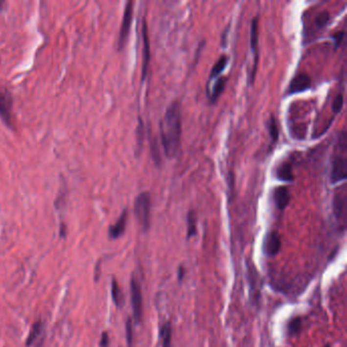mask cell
Returning <instances> with one entry per match:
<instances>
[{"mask_svg":"<svg viewBox=\"0 0 347 347\" xmlns=\"http://www.w3.org/2000/svg\"><path fill=\"white\" fill-rule=\"evenodd\" d=\"M151 57V49H150V41L148 37V30H147V23L144 22L143 23V66H142V80L144 81L148 69H149V62Z\"/></svg>","mask_w":347,"mask_h":347,"instance_id":"30bf717a","label":"cell"},{"mask_svg":"<svg viewBox=\"0 0 347 347\" xmlns=\"http://www.w3.org/2000/svg\"><path fill=\"white\" fill-rule=\"evenodd\" d=\"M135 216L144 231L150 227L151 218V196L148 191H143L136 198L135 201Z\"/></svg>","mask_w":347,"mask_h":347,"instance_id":"7a4b0ae2","label":"cell"},{"mask_svg":"<svg viewBox=\"0 0 347 347\" xmlns=\"http://www.w3.org/2000/svg\"><path fill=\"white\" fill-rule=\"evenodd\" d=\"M329 20H330V15H329L328 11L321 12V14L318 15V17L316 18V24H317V27L320 28V29L324 28L325 25L328 23Z\"/></svg>","mask_w":347,"mask_h":347,"instance_id":"603a6c76","label":"cell"},{"mask_svg":"<svg viewBox=\"0 0 347 347\" xmlns=\"http://www.w3.org/2000/svg\"><path fill=\"white\" fill-rule=\"evenodd\" d=\"M274 201L279 210H284L290 202V191L286 186H278L274 190Z\"/></svg>","mask_w":347,"mask_h":347,"instance_id":"8fae6325","label":"cell"},{"mask_svg":"<svg viewBox=\"0 0 347 347\" xmlns=\"http://www.w3.org/2000/svg\"><path fill=\"white\" fill-rule=\"evenodd\" d=\"M133 11H134V2L128 1L125 5L124 12H123V18H122V23L121 27L119 31V37H118V49L121 50L127 40V37L130 35L131 31V25H132V21H133Z\"/></svg>","mask_w":347,"mask_h":347,"instance_id":"277c9868","label":"cell"},{"mask_svg":"<svg viewBox=\"0 0 347 347\" xmlns=\"http://www.w3.org/2000/svg\"><path fill=\"white\" fill-rule=\"evenodd\" d=\"M347 176V160L345 155L337 156L333 160L331 169V182L337 184L346 179Z\"/></svg>","mask_w":347,"mask_h":347,"instance_id":"8992f818","label":"cell"},{"mask_svg":"<svg viewBox=\"0 0 347 347\" xmlns=\"http://www.w3.org/2000/svg\"><path fill=\"white\" fill-rule=\"evenodd\" d=\"M111 295H112V300H113L115 305H116L117 307H121L124 302L123 294H122V291H121L119 285L117 284V281L115 279H113V281H112Z\"/></svg>","mask_w":347,"mask_h":347,"instance_id":"e0dca14e","label":"cell"},{"mask_svg":"<svg viewBox=\"0 0 347 347\" xmlns=\"http://www.w3.org/2000/svg\"><path fill=\"white\" fill-rule=\"evenodd\" d=\"M325 347H330V345H326V346H325Z\"/></svg>","mask_w":347,"mask_h":347,"instance_id":"f546056e","label":"cell"},{"mask_svg":"<svg viewBox=\"0 0 347 347\" xmlns=\"http://www.w3.org/2000/svg\"><path fill=\"white\" fill-rule=\"evenodd\" d=\"M263 249L268 256H275L280 252L281 238L276 231H271L266 235Z\"/></svg>","mask_w":347,"mask_h":347,"instance_id":"ba28073f","label":"cell"},{"mask_svg":"<svg viewBox=\"0 0 347 347\" xmlns=\"http://www.w3.org/2000/svg\"><path fill=\"white\" fill-rule=\"evenodd\" d=\"M160 136L165 155L175 158L182 145V111L177 101L172 102L165 111L160 122Z\"/></svg>","mask_w":347,"mask_h":347,"instance_id":"6da1fadb","label":"cell"},{"mask_svg":"<svg viewBox=\"0 0 347 347\" xmlns=\"http://www.w3.org/2000/svg\"><path fill=\"white\" fill-rule=\"evenodd\" d=\"M312 86V80L306 73H298L291 80L289 85V94H298L304 92Z\"/></svg>","mask_w":347,"mask_h":347,"instance_id":"9c48e42d","label":"cell"},{"mask_svg":"<svg viewBox=\"0 0 347 347\" xmlns=\"http://www.w3.org/2000/svg\"><path fill=\"white\" fill-rule=\"evenodd\" d=\"M228 62V57L226 55H222L219 59L217 60L215 63V66L213 67L211 73H210V80L212 79H217V76H219V74L225 69Z\"/></svg>","mask_w":347,"mask_h":347,"instance_id":"ac0fdd59","label":"cell"},{"mask_svg":"<svg viewBox=\"0 0 347 347\" xmlns=\"http://www.w3.org/2000/svg\"><path fill=\"white\" fill-rule=\"evenodd\" d=\"M109 345V337H108V333L104 332L102 334L101 337V341H100V347H108Z\"/></svg>","mask_w":347,"mask_h":347,"instance_id":"83f0119b","label":"cell"},{"mask_svg":"<svg viewBox=\"0 0 347 347\" xmlns=\"http://www.w3.org/2000/svg\"><path fill=\"white\" fill-rule=\"evenodd\" d=\"M184 274H185V270H184V268H183V267H179V269H178V279H179V280H182V279H183Z\"/></svg>","mask_w":347,"mask_h":347,"instance_id":"f1b7e54d","label":"cell"},{"mask_svg":"<svg viewBox=\"0 0 347 347\" xmlns=\"http://www.w3.org/2000/svg\"><path fill=\"white\" fill-rule=\"evenodd\" d=\"M301 328V318H294L292 319L288 324V332L290 335H295L300 332Z\"/></svg>","mask_w":347,"mask_h":347,"instance_id":"7402d4cb","label":"cell"},{"mask_svg":"<svg viewBox=\"0 0 347 347\" xmlns=\"http://www.w3.org/2000/svg\"><path fill=\"white\" fill-rule=\"evenodd\" d=\"M344 35L345 33L342 31V32H337L335 35H333V39H334V43H335V46L338 47L340 46V44L342 43L343 41V38H344Z\"/></svg>","mask_w":347,"mask_h":347,"instance_id":"4316f807","label":"cell"},{"mask_svg":"<svg viewBox=\"0 0 347 347\" xmlns=\"http://www.w3.org/2000/svg\"><path fill=\"white\" fill-rule=\"evenodd\" d=\"M0 117L8 125L12 126V99L10 94L0 90Z\"/></svg>","mask_w":347,"mask_h":347,"instance_id":"52a82bcc","label":"cell"},{"mask_svg":"<svg viewBox=\"0 0 347 347\" xmlns=\"http://www.w3.org/2000/svg\"><path fill=\"white\" fill-rule=\"evenodd\" d=\"M144 127H143V122L139 121V126H138V131H137V142H138V148L140 149V146H142V142H143V138H144Z\"/></svg>","mask_w":347,"mask_h":347,"instance_id":"484cf974","label":"cell"},{"mask_svg":"<svg viewBox=\"0 0 347 347\" xmlns=\"http://www.w3.org/2000/svg\"><path fill=\"white\" fill-rule=\"evenodd\" d=\"M276 176L280 181L284 182H292L293 181V173L291 165L289 163H282L278 166L276 169Z\"/></svg>","mask_w":347,"mask_h":347,"instance_id":"9a60e30c","label":"cell"},{"mask_svg":"<svg viewBox=\"0 0 347 347\" xmlns=\"http://www.w3.org/2000/svg\"><path fill=\"white\" fill-rule=\"evenodd\" d=\"M225 85H226V82H225V79H224V78H219V79L217 80L216 84H215L214 87H213V90L211 91V93L209 94L210 100H211L212 102H216L217 99L219 98L220 95L224 92Z\"/></svg>","mask_w":347,"mask_h":347,"instance_id":"d6986e66","label":"cell"},{"mask_svg":"<svg viewBox=\"0 0 347 347\" xmlns=\"http://www.w3.org/2000/svg\"><path fill=\"white\" fill-rule=\"evenodd\" d=\"M125 333H126V341L128 346H132L133 344V338H134V331H133V322L131 319H127L126 324H125Z\"/></svg>","mask_w":347,"mask_h":347,"instance_id":"cb8c5ba5","label":"cell"},{"mask_svg":"<svg viewBox=\"0 0 347 347\" xmlns=\"http://www.w3.org/2000/svg\"><path fill=\"white\" fill-rule=\"evenodd\" d=\"M250 46L252 52L254 53V67L252 71V79L251 82L253 83L256 72V67H258V46H259V19L254 18L251 24V35H250Z\"/></svg>","mask_w":347,"mask_h":347,"instance_id":"5b68a950","label":"cell"},{"mask_svg":"<svg viewBox=\"0 0 347 347\" xmlns=\"http://www.w3.org/2000/svg\"><path fill=\"white\" fill-rule=\"evenodd\" d=\"M43 332H44V324H43V322H42V321H37V322L33 325L32 329L30 331L29 336H28L27 342H25L27 346H32L38 340L41 339Z\"/></svg>","mask_w":347,"mask_h":347,"instance_id":"5bb4252c","label":"cell"},{"mask_svg":"<svg viewBox=\"0 0 347 347\" xmlns=\"http://www.w3.org/2000/svg\"><path fill=\"white\" fill-rule=\"evenodd\" d=\"M268 130H269V135L271 137V139L273 143H276L279 138V132H278V124L277 120L275 118L274 115L270 116V119L268 120Z\"/></svg>","mask_w":347,"mask_h":347,"instance_id":"44dd1931","label":"cell"},{"mask_svg":"<svg viewBox=\"0 0 347 347\" xmlns=\"http://www.w3.org/2000/svg\"><path fill=\"white\" fill-rule=\"evenodd\" d=\"M131 295L134 319L137 324H139L143 318V294L142 287L135 277L131 281Z\"/></svg>","mask_w":347,"mask_h":347,"instance_id":"3957f363","label":"cell"},{"mask_svg":"<svg viewBox=\"0 0 347 347\" xmlns=\"http://www.w3.org/2000/svg\"><path fill=\"white\" fill-rule=\"evenodd\" d=\"M159 336L162 340V347H170L171 345V336H172V328L169 322L165 323L161 329Z\"/></svg>","mask_w":347,"mask_h":347,"instance_id":"2e32d148","label":"cell"},{"mask_svg":"<svg viewBox=\"0 0 347 347\" xmlns=\"http://www.w3.org/2000/svg\"><path fill=\"white\" fill-rule=\"evenodd\" d=\"M126 223H127V211L124 210L120 217L118 218V220L115 222L112 226L109 228V237L112 239H116L120 237L125 231L126 228Z\"/></svg>","mask_w":347,"mask_h":347,"instance_id":"7c38bea8","label":"cell"},{"mask_svg":"<svg viewBox=\"0 0 347 347\" xmlns=\"http://www.w3.org/2000/svg\"><path fill=\"white\" fill-rule=\"evenodd\" d=\"M197 233V218L194 211H189L187 214V237L195 236Z\"/></svg>","mask_w":347,"mask_h":347,"instance_id":"ffe728a7","label":"cell"},{"mask_svg":"<svg viewBox=\"0 0 347 347\" xmlns=\"http://www.w3.org/2000/svg\"><path fill=\"white\" fill-rule=\"evenodd\" d=\"M343 107V95L342 94H338L335 99L333 101V105H332V110L333 112L337 114L342 110Z\"/></svg>","mask_w":347,"mask_h":347,"instance_id":"d4e9b609","label":"cell"},{"mask_svg":"<svg viewBox=\"0 0 347 347\" xmlns=\"http://www.w3.org/2000/svg\"><path fill=\"white\" fill-rule=\"evenodd\" d=\"M345 209H346V196L344 192L343 194L339 192V194L335 195L333 200V211H334V215L336 216L337 219L340 220L344 216Z\"/></svg>","mask_w":347,"mask_h":347,"instance_id":"4fadbf2b","label":"cell"}]
</instances>
